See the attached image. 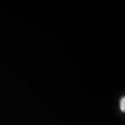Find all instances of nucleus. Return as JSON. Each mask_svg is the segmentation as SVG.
Instances as JSON below:
<instances>
[{"label": "nucleus", "instance_id": "obj_1", "mask_svg": "<svg viewBox=\"0 0 125 125\" xmlns=\"http://www.w3.org/2000/svg\"><path fill=\"white\" fill-rule=\"evenodd\" d=\"M120 108L122 111L125 112V97H123V98H122V99L120 101Z\"/></svg>", "mask_w": 125, "mask_h": 125}]
</instances>
